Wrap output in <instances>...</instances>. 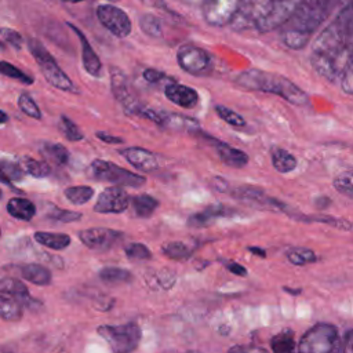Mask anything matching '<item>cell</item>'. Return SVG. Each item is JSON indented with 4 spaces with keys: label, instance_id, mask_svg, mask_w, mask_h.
Instances as JSON below:
<instances>
[{
    "label": "cell",
    "instance_id": "1",
    "mask_svg": "<svg viewBox=\"0 0 353 353\" xmlns=\"http://www.w3.org/2000/svg\"><path fill=\"white\" fill-rule=\"evenodd\" d=\"M353 54V1L338 11L312 44L310 63L327 80L341 79Z\"/></svg>",
    "mask_w": 353,
    "mask_h": 353
},
{
    "label": "cell",
    "instance_id": "2",
    "mask_svg": "<svg viewBox=\"0 0 353 353\" xmlns=\"http://www.w3.org/2000/svg\"><path fill=\"white\" fill-rule=\"evenodd\" d=\"M335 10L339 11L335 0H303L281 26L280 39L283 44L291 50L303 48L320 25Z\"/></svg>",
    "mask_w": 353,
    "mask_h": 353
},
{
    "label": "cell",
    "instance_id": "3",
    "mask_svg": "<svg viewBox=\"0 0 353 353\" xmlns=\"http://www.w3.org/2000/svg\"><path fill=\"white\" fill-rule=\"evenodd\" d=\"M234 83L248 91L274 94L296 106H303L309 103V95L301 87H298L290 79L277 73L261 69H247L240 72L234 77Z\"/></svg>",
    "mask_w": 353,
    "mask_h": 353
},
{
    "label": "cell",
    "instance_id": "4",
    "mask_svg": "<svg viewBox=\"0 0 353 353\" xmlns=\"http://www.w3.org/2000/svg\"><path fill=\"white\" fill-rule=\"evenodd\" d=\"M342 342L338 328L328 323H319L309 328L298 343V353H341Z\"/></svg>",
    "mask_w": 353,
    "mask_h": 353
},
{
    "label": "cell",
    "instance_id": "5",
    "mask_svg": "<svg viewBox=\"0 0 353 353\" xmlns=\"http://www.w3.org/2000/svg\"><path fill=\"white\" fill-rule=\"evenodd\" d=\"M28 48L34 58V61L39 65V69L44 79L55 88L61 91L68 92H76V85L70 80V77L61 69L58 62L54 59V57L48 52V50L37 40V39H29L28 40Z\"/></svg>",
    "mask_w": 353,
    "mask_h": 353
},
{
    "label": "cell",
    "instance_id": "6",
    "mask_svg": "<svg viewBox=\"0 0 353 353\" xmlns=\"http://www.w3.org/2000/svg\"><path fill=\"white\" fill-rule=\"evenodd\" d=\"M97 332L109 345L113 353H132L141 342V328L135 323L119 325H101Z\"/></svg>",
    "mask_w": 353,
    "mask_h": 353
},
{
    "label": "cell",
    "instance_id": "7",
    "mask_svg": "<svg viewBox=\"0 0 353 353\" xmlns=\"http://www.w3.org/2000/svg\"><path fill=\"white\" fill-rule=\"evenodd\" d=\"M87 175L97 181L110 182L119 186H128V188H139L142 186L146 179L135 172H131L125 168H121L113 163L95 159L87 168Z\"/></svg>",
    "mask_w": 353,
    "mask_h": 353
},
{
    "label": "cell",
    "instance_id": "8",
    "mask_svg": "<svg viewBox=\"0 0 353 353\" xmlns=\"http://www.w3.org/2000/svg\"><path fill=\"white\" fill-rule=\"evenodd\" d=\"M176 62L183 72L196 77H205L214 70L212 55L203 47L190 43L178 47Z\"/></svg>",
    "mask_w": 353,
    "mask_h": 353
},
{
    "label": "cell",
    "instance_id": "9",
    "mask_svg": "<svg viewBox=\"0 0 353 353\" xmlns=\"http://www.w3.org/2000/svg\"><path fill=\"white\" fill-rule=\"evenodd\" d=\"M277 0H243L240 10L230 23L236 32L256 29L262 19L272 11Z\"/></svg>",
    "mask_w": 353,
    "mask_h": 353
},
{
    "label": "cell",
    "instance_id": "10",
    "mask_svg": "<svg viewBox=\"0 0 353 353\" xmlns=\"http://www.w3.org/2000/svg\"><path fill=\"white\" fill-rule=\"evenodd\" d=\"M243 0H204L201 12L205 22L221 28L230 25L236 18Z\"/></svg>",
    "mask_w": 353,
    "mask_h": 353
},
{
    "label": "cell",
    "instance_id": "11",
    "mask_svg": "<svg viewBox=\"0 0 353 353\" xmlns=\"http://www.w3.org/2000/svg\"><path fill=\"white\" fill-rule=\"evenodd\" d=\"M98 21L113 36L124 39L131 33V19L127 12L112 4H99L95 10Z\"/></svg>",
    "mask_w": 353,
    "mask_h": 353
},
{
    "label": "cell",
    "instance_id": "12",
    "mask_svg": "<svg viewBox=\"0 0 353 353\" xmlns=\"http://www.w3.org/2000/svg\"><path fill=\"white\" fill-rule=\"evenodd\" d=\"M110 87H112L113 95L121 103L124 110L128 114L135 116L138 109L142 106V102L134 94L125 73L116 66L110 68Z\"/></svg>",
    "mask_w": 353,
    "mask_h": 353
},
{
    "label": "cell",
    "instance_id": "13",
    "mask_svg": "<svg viewBox=\"0 0 353 353\" xmlns=\"http://www.w3.org/2000/svg\"><path fill=\"white\" fill-rule=\"evenodd\" d=\"M131 203L127 192L120 186H110L102 190L94 211L99 214H120L128 208Z\"/></svg>",
    "mask_w": 353,
    "mask_h": 353
},
{
    "label": "cell",
    "instance_id": "14",
    "mask_svg": "<svg viewBox=\"0 0 353 353\" xmlns=\"http://www.w3.org/2000/svg\"><path fill=\"white\" fill-rule=\"evenodd\" d=\"M80 241L91 250H109L123 239V233L108 228H91L79 232Z\"/></svg>",
    "mask_w": 353,
    "mask_h": 353
},
{
    "label": "cell",
    "instance_id": "15",
    "mask_svg": "<svg viewBox=\"0 0 353 353\" xmlns=\"http://www.w3.org/2000/svg\"><path fill=\"white\" fill-rule=\"evenodd\" d=\"M164 95L170 102L183 109H192L199 102V94L194 88L176 81L165 84Z\"/></svg>",
    "mask_w": 353,
    "mask_h": 353
},
{
    "label": "cell",
    "instance_id": "16",
    "mask_svg": "<svg viewBox=\"0 0 353 353\" xmlns=\"http://www.w3.org/2000/svg\"><path fill=\"white\" fill-rule=\"evenodd\" d=\"M66 25L76 33V36L79 37V40L81 43V59H83V65H84L85 72L88 74H91L92 77H101V74H102V62H101L99 57L97 55V52L94 51L92 46L90 44L88 39L73 23L68 22Z\"/></svg>",
    "mask_w": 353,
    "mask_h": 353
},
{
    "label": "cell",
    "instance_id": "17",
    "mask_svg": "<svg viewBox=\"0 0 353 353\" xmlns=\"http://www.w3.org/2000/svg\"><path fill=\"white\" fill-rule=\"evenodd\" d=\"M120 154L137 170L143 172H152L159 168V163L156 156L143 148H125L120 150Z\"/></svg>",
    "mask_w": 353,
    "mask_h": 353
},
{
    "label": "cell",
    "instance_id": "18",
    "mask_svg": "<svg viewBox=\"0 0 353 353\" xmlns=\"http://www.w3.org/2000/svg\"><path fill=\"white\" fill-rule=\"evenodd\" d=\"M211 141H212L215 152L222 163H225L226 165H229L232 168H243L244 165H247L248 156L245 152H243L237 148H233V146L228 145L226 142H221V141H216L212 138H211Z\"/></svg>",
    "mask_w": 353,
    "mask_h": 353
},
{
    "label": "cell",
    "instance_id": "19",
    "mask_svg": "<svg viewBox=\"0 0 353 353\" xmlns=\"http://www.w3.org/2000/svg\"><path fill=\"white\" fill-rule=\"evenodd\" d=\"M228 212L229 211L222 204H211L205 207L203 211L190 215L186 223L190 228H205L210 223H212L215 219L225 216Z\"/></svg>",
    "mask_w": 353,
    "mask_h": 353
},
{
    "label": "cell",
    "instance_id": "20",
    "mask_svg": "<svg viewBox=\"0 0 353 353\" xmlns=\"http://www.w3.org/2000/svg\"><path fill=\"white\" fill-rule=\"evenodd\" d=\"M160 127L168 128V130H176V131H189V132H194L200 130L199 121L196 119H192L179 113H168V112H163V121Z\"/></svg>",
    "mask_w": 353,
    "mask_h": 353
},
{
    "label": "cell",
    "instance_id": "21",
    "mask_svg": "<svg viewBox=\"0 0 353 353\" xmlns=\"http://www.w3.org/2000/svg\"><path fill=\"white\" fill-rule=\"evenodd\" d=\"M23 301L11 294L0 292V316L6 321H18L22 317Z\"/></svg>",
    "mask_w": 353,
    "mask_h": 353
},
{
    "label": "cell",
    "instance_id": "22",
    "mask_svg": "<svg viewBox=\"0 0 353 353\" xmlns=\"http://www.w3.org/2000/svg\"><path fill=\"white\" fill-rule=\"evenodd\" d=\"M19 274L26 281H30L36 285H47L51 283V272L39 263H25L19 266Z\"/></svg>",
    "mask_w": 353,
    "mask_h": 353
},
{
    "label": "cell",
    "instance_id": "23",
    "mask_svg": "<svg viewBox=\"0 0 353 353\" xmlns=\"http://www.w3.org/2000/svg\"><path fill=\"white\" fill-rule=\"evenodd\" d=\"M7 212L17 219L30 221L36 214V205L23 197H12L7 203Z\"/></svg>",
    "mask_w": 353,
    "mask_h": 353
},
{
    "label": "cell",
    "instance_id": "24",
    "mask_svg": "<svg viewBox=\"0 0 353 353\" xmlns=\"http://www.w3.org/2000/svg\"><path fill=\"white\" fill-rule=\"evenodd\" d=\"M0 292H6V294H11L14 296H18L29 307H32V303L34 302L29 296V291H28L26 285L22 281H19L17 279H12V277H4L0 281Z\"/></svg>",
    "mask_w": 353,
    "mask_h": 353
},
{
    "label": "cell",
    "instance_id": "25",
    "mask_svg": "<svg viewBox=\"0 0 353 353\" xmlns=\"http://www.w3.org/2000/svg\"><path fill=\"white\" fill-rule=\"evenodd\" d=\"M34 240L51 250H63L70 244V237L69 234L65 233H51V232H36L34 233Z\"/></svg>",
    "mask_w": 353,
    "mask_h": 353
},
{
    "label": "cell",
    "instance_id": "26",
    "mask_svg": "<svg viewBox=\"0 0 353 353\" xmlns=\"http://www.w3.org/2000/svg\"><path fill=\"white\" fill-rule=\"evenodd\" d=\"M272 164L276 168V171L281 172V174H287L291 172L296 168V159L292 153L287 152L285 149L281 148H274L272 150Z\"/></svg>",
    "mask_w": 353,
    "mask_h": 353
},
{
    "label": "cell",
    "instance_id": "27",
    "mask_svg": "<svg viewBox=\"0 0 353 353\" xmlns=\"http://www.w3.org/2000/svg\"><path fill=\"white\" fill-rule=\"evenodd\" d=\"M131 207L137 216L148 218L157 210L159 201L150 194H138L131 199Z\"/></svg>",
    "mask_w": 353,
    "mask_h": 353
},
{
    "label": "cell",
    "instance_id": "28",
    "mask_svg": "<svg viewBox=\"0 0 353 353\" xmlns=\"http://www.w3.org/2000/svg\"><path fill=\"white\" fill-rule=\"evenodd\" d=\"M294 218H296L299 221H303V222L325 223L328 226H332V228H336V229H341V230H352L353 229L352 222H349L346 219H342V218H334L331 215H302V214H298V215H294Z\"/></svg>",
    "mask_w": 353,
    "mask_h": 353
},
{
    "label": "cell",
    "instance_id": "29",
    "mask_svg": "<svg viewBox=\"0 0 353 353\" xmlns=\"http://www.w3.org/2000/svg\"><path fill=\"white\" fill-rule=\"evenodd\" d=\"M99 279L105 284H121V283H130L132 279V274L123 268H114V266H106L102 268L98 273Z\"/></svg>",
    "mask_w": 353,
    "mask_h": 353
},
{
    "label": "cell",
    "instance_id": "30",
    "mask_svg": "<svg viewBox=\"0 0 353 353\" xmlns=\"http://www.w3.org/2000/svg\"><path fill=\"white\" fill-rule=\"evenodd\" d=\"M270 346L274 353H295V339L291 330H284L270 339Z\"/></svg>",
    "mask_w": 353,
    "mask_h": 353
},
{
    "label": "cell",
    "instance_id": "31",
    "mask_svg": "<svg viewBox=\"0 0 353 353\" xmlns=\"http://www.w3.org/2000/svg\"><path fill=\"white\" fill-rule=\"evenodd\" d=\"M139 28L153 39H163L164 30L161 19L153 14H143L139 17Z\"/></svg>",
    "mask_w": 353,
    "mask_h": 353
},
{
    "label": "cell",
    "instance_id": "32",
    "mask_svg": "<svg viewBox=\"0 0 353 353\" xmlns=\"http://www.w3.org/2000/svg\"><path fill=\"white\" fill-rule=\"evenodd\" d=\"M41 153L51 161L57 164H66L69 161V152L68 149L61 143H52V142H44L41 143Z\"/></svg>",
    "mask_w": 353,
    "mask_h": 353
},
{
    "label": "cell",
    "instance_id": "33",
    "mask_svg": "<svg viewBox=\"0 0 353 353\" xmlns=\"http://www.w3.org/2000/svg\"><path fill=\"white\" fill-rule=\"evenodd\" d=\"M194 248L185 241H170L163 245V252L174 261H182L189 258Z\"/></svg>",
    "mask_w": 353,
    "mask_h": 353
},
{
    "label": "cell",
    "instance_id": "34",
    "mask_svg": "<svg viewBox=\"0 0 353 353\" xmlns=\"http://www.w3.org/2000/svg\"><path fill=\"white\" fill-rule=\"evenodd\" d=\"M287 259L296 266H303L307 263H313L317 261V255L314 251H312L310 248H305V247H294L287 250L285 252Z\"/></svg>",
    "mask_w": 353,
    "mask_h": 353
},
{
    "label": "cell",
    "instance_id": "35",
    "mask_svg": "<svg viewBox=\"0 0 353 353\" xmlns=\"http://www.w3.org/2000/svg\"><path fill=\"white\" fill-rule=\"evenodd\" d=\"M94 196V189L90 186H70L65 189V197L73 203L83 205L87 201H90Z\"/></svg>",
    "mask_w": 353,
    "mask_h": 353
},
{
    "label": "cell",
    "instance_id": "36",
    "mask_svg": "<svg viewBox=\"0 0 353 353\" xmlns=\"http://www.w3.org/2000/svg\"><path fill=\"white\" fill-rule=\"evenodd\" d=\"M22 167L28 174L33 175L34 178H44V176L50 175V172H51V168H50L47 161L34 160V159H30V157H23Z\"/></svg>",
    "mask_w": 353,
    "mask_h": 353
},
{
    "label": "cell",
    "instance_id": "37",
    "mask_svg": "<svg viewBox=\"0 0 353 353\" xmlns=\"http://www.w3.org/2000/svg\"><path fill=\"white\" fill-rule=\"evenodd\" d=\"M0 72L1 74L12 79V80H17L25 85H30L34 83V79L30 77L29 74H26L25 72H22L21 69H18L15 65L7 62V61H1L0 62Z\"/></svg>",
    "mask_w": 353,
    "mask_h": 353
},
{
    "label": "cell",
    "instance_id": "38",
    "mask_svg": "<svg viewBox=\"0 0 353 353\" xmlns=\"http://www.w3.org/2000/svg\"><path fill=\"white\" fill-rule=\"evenodd\" d=\"M18 106L19 109L29 117L32 119H36V120H40L41 119V110L39 108V105L34 102V99L26 94V92H22L19 97H18Z\"/></svg>",
    "mask_w": 353,
    "mask_h": 353
},
{
    "label": "cell",
    "instance_id": "39",
    "mask_svg": "<svg viewBox=\"0 0 353 353\" xmlns=\"http://www.w3.org/2000/svg\"><path fill=\"white\" fill-rule=\"evenodd\" d=\"M332 185L339 193L353 199V171L341 172L334 178Z\"/></svg>",
    "mask_w": 353,
    "mask_h": 353
},
{
    "label": "cell",
    "instance_id": "40",
    "mask_svg": "<svg viewBox=\"0 0 353 353\" xmlns=\"http://www.w3.org/2000/svg\"><path fill=\"white\" fill-rule=\"evenodd\" d=\"M215 113L229 125L233 127H244L245 125V120L241 114H239L237 112L232 110L230 108H226L223 105H216L215 106Z\"/></svg>",
    "mask_w": 353,
    "mask_h": 353
},
{
    "label": "cell",
    "instance_id": "41",
    "mask_svg": "<svg viewBox=\"0 0 353 353\" xmlns=\"http://www.w3.org/2000/svg\"><path fill=\"white\" fill-rule=\"evenodd\" d=\"M59 128L68 141L76 142V141H81L84 138L80 128L69 117H66L63 114L61 116V120H59Z\"/></svg>",
    "mask_w": 353,
    "mask_h": 353
},
{
    "label": "cell",
    "instance_id": "42",
    "mask_svg": "<svg viewBox=\"0 0 353 353\" xmlns=\"http://www.w3.org/2000/svg\"><path fill=\"white\" fill-rule=\"evenodd\" d=\"M47 216L52 221H57V222L69 223V222L79 221L81 218V214L76 212V211H70V210H62V208H58V207H51L50 211L47 212Z\"/></svg>",
    "mask_w": 353,
    "mask_h": 353
},
{
    "label": "cell",
    "instance_id": "43",
    "mask_svg": "<svg viewBox=\"0 0 353 353\" xmlns=\"http://www.w3.org/2000/svg\"><path fill=\"white\" fill-rule=\"evenodd\" d=\"M1 174H3V181L6 182L7 179L10 181H19L23 176V167L14 161L8 160H1Z\"/></svg>",
    "mask_w": 353,
    "mask_h": 353
},
{
    "label": "cell",
    "instance_id": "44",
    "mask_svg": "<svg viewBox=\"0 0 353 353\" xmlns=\"http://www.w3.org/2000/svg\"><path fill=\"white\" fill-rule=\"evenodd\" d=\"M124 251H125V255H127L130 259L146 261V259H150V258H152L150 250H149L145 244H141V243H131V244L125 245Z\"/></svg>",
    "mask_w": 353,
    "mask_h": 353
},
{
    "label": "cell",
    "instance_id": "45",
    "mask_svg": "<svg viewBox=\"0 0 353 353\" xmlns=\"http://www.w3.org/2000/svg\"><path fill=\"white\" fill-rule=\"evenodd\" d=\"M154 285L163 290H170L175 284V274L171 273L168 269H163L157 273H153Z\"/></svg>",
    "mask_w": 353,
    "mask_h": 353
},
{
    "label": "cell",
    "instance_id": "46",
    "mask_svg": "<svg viewBox=\"0 0 353 353\" xmlns=\"http://www.w3.org/2000/svg\"><path fill=\"white\" fill-rule=\"evenodd\" d=\"M341 87L346 94L353 95V54L345 66L341 76Z\"/></svg>",
    "mask_w": 353,
    "mask_h": 353
},
{
    "label": "cell",
    "instance_id": "47",
    "mask_svg": "<svg viewBox=\"0 0 353 353\" xmlns=\"http://www.w3.org/2000/svg\"><path fill=\"white\" fill-rule=\"evenodd\" d=\"M0 36H1V40L7 44H10L12 48L15 50H21L22 48V36L14 30V29H10V28H1L0 30Z\"/></svg>",
    "mask_w": 353,
    "mask_h": 353
},
{
    "label": "cell",
    "instance_id": "48",
    "mask_svg": "<svg viewBox=\"0 0 353 353\" xmlns=\"http://www.w3.org/2000/svg\"><path fill=\"white\" fill-rule=\"evenodd\" d=\"M142 77H143L148 83H150V84H157V83H161V81H167V83L175 81L172 77L167 76L164 72L157 70V69H153V68H146V69H143Z\"/></svg>",
    "mask_w": 353,
    "mask_h": 353
},
{
    "label": "cell",
    "instance_id": "49",
    "mask_svg": "<svg viewBox=\"0 0 353 353\" xmlns=\"http://www.w3.org/2000/svg\"><path fill=\"white\" fill-rule=\"evenodd\" d=\"M228 353H269L268 350L258 347V346H241V345H236L233 347L229 349Z\"/></svg>",
    "mask_w": 353,
    "mask_h": 353
},
{
    "label": "cell",
    "instance_id": "50",
    "mask_svg": "<svg viewBox=\"0 0 353 353\" xmlns=\"http://www.w3.org/2000/svg\"><path fill=\"white\" fill-rule=\"evenodd\" d=\"M97 138L101 139L102 142L105 143H110V145H117V143H123V138L120 137H114V135H110L109 132H105V131H98L95 132Z\"/></svg>",
    "mask_w": 353,
    "mask_h": 353
},
{
    "label": "cell",
    "instance_id": "51",
    "mask_svg": "<svg viewBox=\"0 0 353 353\" xmlns=\"http://www.w3.org/2000/svg\"><path fill=\"white\" fill-rule=\"evenodd\" d=\"M225 266H226V269H228L230 273H233V274H236V276H247V269H245L243 265H240V263H237V262H234V261L225 262Z\"/></svg>",
    "mask_w": 353,
    "mask_h": 353
},
{
    "label": "cell",
    "instance_id": "52",
    "mask_svg": "<svg viewBox=\"0 0 353 353\" xmlns=\"http://www.w3.org/2000/svg\"><path fill=\"white\" fill-rule=\"evenodd\" d=\"M342 352L343 353H353V328L345 334L342 342Z\"/></svg>",
    "mask_w": 353,
    "mask_h": 353
},
{
    "label": "cell",
    "instance_id": "53",
    "mask_svg": "<svg viewBox=\"0 0 353 353\" xmlns=\"http://www.w3.org/2000/svg\"><path fill=\"white\" fill-rule=\"evenodd\" d=\"M142 1H145L146 4H149L150 7H157V8H164V10H168L167 8V6L164 4V1L163 0H142ZM170 11V10H168Z\"/></svg>",
    "mask_w": 353,
    "mask_h": 353
},
{
    "label": "cell",
    "instance_id": "54",
    "mask_svg": "<svg viewBox=\"0 0 353 353\" xmlns=\"http://www.w3.org/2000/svg\"><path fill=\"white\" fill-rule=\"evenodd\" d=\"M248 251L255 254V255H258V256H261V258L266 256V251L263 248H261V247H248Z\"/></svg>",
    "mask_w": 353,
    "mask_h": 353
},
{
    "label": "cell",
    "instance_id": "55",
    "mask_svg": "<svg viewBox=\"0 0 353 353\" xmlns=\"http://www.w3.org/2000/svg\"><path fill=\"white\" fill-rule=\"evenodd\" d=\"M353 0H335V4H336V7H338V10H341V8H343L345 6H347L349 3H352Z\"/></svg>",
    "mask_w": 353,
    "mask_h": 353
},
{
    "label": "cell",
    "instance_id": "56",
    "mask_svg": "<svg viewBox=\"0 0 353 353\" xmlns=\"http://www.w3.org/2000/svg\"><path fill=\"white\" fill-rule=\"evenodd\" d=\"M7 120H8V117H7L6 112H4V110H1V123H6Z\"/></svg>",
    "mask_w": 353,
    "mask_h": 353
},
{
    "label": "cell",
    "instance_id": "57",
    "mask_svg": "<svg viewBox=\"0 0 353 353\" xmlns=\"http://www.w3.org/2000/svg\"><path fill=\"white\" fill-rule=\"evenodd\" d=\"M62 1H68V3H80L83 0H62Z\"/></svg>",
    "mask_w": 353,
    "mask_h": 353
},
{
    "label": "cell",
    "instance_id": "58",
    "mask_svg": "<svg viewBox=\"0 0 353 353\" xmlns=\"http://www.w3.org/2000/svg\"><path fill=\"white\" fill-rule=\"evenodd\" d=\"M188 353H197V352H188Z\"/></svg>",
    "mask_w": 353,
    "mask_h": 353
},
{
    "label": "cell",
    "instance_id": "59",
    "mask_svg": "<svg viewBox=\"0 0 353 353\" xmlns=\"http://www.w3.org/2000/svg\"><path fill=\"white\" fill-rule=\"evenodd\" d=\"M109 1H117V0H109Z\"/></svg>",
    "mask_w": 353,
    "mask_h": 353
},
{
    "label": "cell",
    "instance_id": "60",
    "mask_svg": "<svg viewBox=\"0 0 353 353\" xmlns=\"http://www.w3.org/2000/svg\"><path fill=\"white\" fill-rule=\"evenodd\" d=\"M341 353H343V352H341Z\"/></svg>",
    "mask_w": 353,
    "mask_h": 353
}]
</instances>
